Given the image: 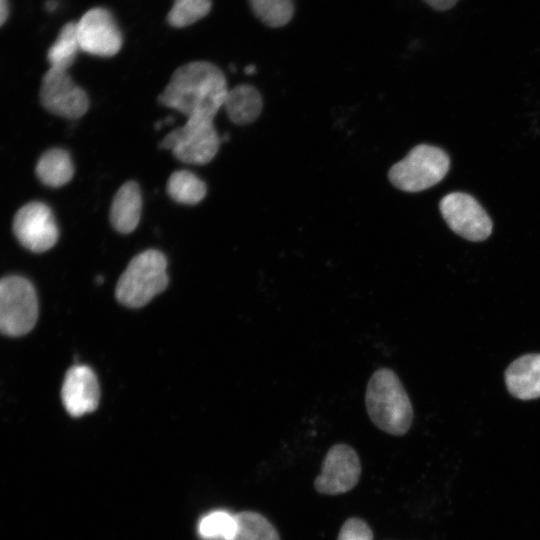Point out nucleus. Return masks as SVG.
Masks as SVG:
<instances>
[{
    "mask_svg": "<svg viewBox=\"0 0 540 540\" xmlns=\"http://www.w3.org/2000/svg\"><path fill=\"white\" fill-rule=\"evenodd\" d=\"M227 92L225 76L217 66L195 61L174 71L158 101L184 114L187 119L213 120L223 107Z\"/></svg>",
    "mask_w": 540,
    "mask_h": 540,
    "instance_id": "nucleus-1",
    "label": "nucleus"
},
{
    "mask_svg": "<svg viewBox=\"0 0 540 540\" xmlns=\"http://www.w3.org/2000/svg\"><path fill=\"white\" fill-rule=\"evenodd\" d=\"M365 406L372 423L394 436L408 432L413 421L410 398L391 369H377L370 377L365 391Z\"/></svg>",
    "mask_w": 540,
    "mask_h": 540,
    "instance_id": "nucleus-2",
    "label": "nucleus"
},
{
    "mask_svg": "<svg viewBox=\"0 0 540 540\" xmlns=\"http://www.w3.org/2000/svg\"><path fill=\"white\" fill-rule=\"evenodd\" d=\"M168 281L166 257L149 249L129 262L118 280L115 296L122 305L139 308L165 290Z\"/></svg>",
    "mask_w": 540,
    "mask_h": 540,
    "instance_id": "nucleus-3",
    "label": "nucleus"
},
{
    "mask_svg": "<svg viewBox=\"0 0 540 540\" xmlns=\"http://www.w3.org/2000/svg\"><path fill=\"white\" fill-rule=\"evenodd\" d=\"M450 168L448 154L439 147L420 144L389 170V180L405 192H419L439 183Z\"/></svg>",
    "mask_w": 540,
    "mask_h": 540,
    "instance_id": "nucleus-4",
    "label": "nucleus"
},
{
    "mask_svg": "<svg viewBox=\"0 0 540 540\" xmlns=\"http://www.w3.org/2000/svg\"><path fill=\"white\" fill-rule=\"evenodd\" d=\"M38 317V301L32 284L20 276L0 279V332L21 336L30 332Z\"/></svg>",
    "mask_w": 540,
    "mask_h": 540,
    "instance_id": "nucleus-5",
    "label": "nucleus"
},
{
    "mask_svg": "<svg viewBox=\"0 0 540 540\" xmlns=\"http://www.w3.org/2000/svg\"><path fill=\"white\" fill-rule=\"evenodd\" d=\"M220 137L213 120L188 118L187 122L167 134L160 147L170 150L180 161L189 164H206L218 152Z\"/></svg>",
    "mask_w": 540,
    "mask_h": 540,
    "instance_id": "nucleus-6",
    "label": "nucleus"
},
{
    "mask_svg": "<svg viewBox=\"0 0 540 540\" xmlns=\"http://www.w3.org/2000/svg\"><path fill=\"white\" fill-rule=\"evenodd\" d=\"M439 209L449 228L464 239L473 242L486 240L492 233L493 223L481 204L464 192L445 195Z\"/></svg>",
    "mask_w": 540,
    "mask_h": 540,
    "instance_id": "nucleus-7",
    "label": "nucleus"
},
{
    "mask_svg": "<svg viewBox=\"0 0 540 540\" xmlns=\"http://www.w3.org/2000/svg\"><path fill=\"white\" fill-rule=\"evenodd\" d=\"M40 100L48 111L68 119L80 118L89 108L86 92L74 83L68 71L54 68L43 76Z\"/></svg>",
    "mask_w": 540,
    "mask_h": 540,
    "instance_id": "nucleus-8",
    "label": "nucleus"
},
{
    "mask_svg": "<svg viewBox=\"0 0 540 540\" xmlns=\"http://www.w3.org/2000/svg\"><path fill=\"white\" fill-rule=\"evenodd\" d=\"M76 33L80 50L95 56H113L123 42L115 19L102 7L88 10L76 23Z\"/></svg>",
    "mask_w": 540,
    "mask_h": 540,
    "instance_id": "nucleus-9",
    "label": "nucleus"
},
{
    "mask_svg": "<svg viewBox=\"0 0 540 540\" xmlns=\"http://www.w3.org/2000/svg\"><path fill=\"white\" fill-rule=\"evenodd\" d=\"M360 475L361 463L356 451L347 444L338 443L328 450L314 486L321 494L338 495L354 488Z\"/></svg>",
    "mask_w": 540,
    "mask_h": 540,
    "instance_id": "nucleus-10",
    "label": "nucleus"
},
{
    "mask_svg": "<svg viewBox=\"0 0 540 540\" xmlns=\"http://www.w3.org/2000/svg\"><path fill=\"white\" fill-rule=\"evenodd\" d=\"M13 232L33 252H45L57 242L59 231L50 208L41 202L22 206L14 216Z\"/></svg>",
    "mask_w": 540,
    "mask_h": 540,
    "instance_id": "nucleus-11",
    "label": "nucleus"
},
{
    "mask_svg": "<svg viewBox=\"0 0 540 540\" xmlns=\"http://www.w3.org/2000/svg\"><path fill=\"white\" fill-rule=\"evenodd\" d=\"M100 390L97 377L85 365L71 367L64 378L61 398L67 412L79 417L94 411L99 403Z\"/></svg>",
    "mask_w": 540,
    "mask_h": 540,
    "instance_id": "nucleus-12",
    "label": "nucleus"
},
{
    "mask_svg": "<svg viewBox=\"0 0 540 540\" xmlns=\"http://www.w3.org/2000/svg\"><path fill=\"white\" fill-rule=\"evenodd\" d=\"M510 394L521 400L540 397V354H527L513 361L505 372Z\"/></svg>",
    "mask_w": 540,
    "mask_h": 540,
    "instance_id": "nucleus-13",
    "label": "nucleus"
},
{
    "mask_svg": "<svg viewBox=\"0 0 540 540\" xmlns=\"http://www.w3.org/2000/svg\"><path fill=\"white\" fill-rule=\"evenodd\" d=\"M142 196L135 181L125 182L116 192L110 208V222L113 228L123 234L135 230L139 224Z\"/></svg>",
    "mask_w": 540,
    "mask_h": 540,
    "instance_id": "nucleus-14",
    "label": "nucleus"
},
{
    "mask_svg": "<svg viewBox=\"0 0 540 540\" xmlns=\"http://www.w3.org/2000/svg\"><path fill=\"white\" fill-rule=\"evenodd\" d=\"M223 107L233 123L249 124L259 116L262 98L255 87L241 84L228 90Z\"/></svg>",
    "mask_w": 540,
    "mask_h": 540,
    "instance_id": "nucleus-15",
    "label": "nucleus"
},
{
    "mask_svg": "<svg viewBox=\"0 0 540 540\" xmlns=\"http://www.w3.org/2000/svg\"><path fill=\"white\" fill-rule=\"evenodd\" d=\"M36 174L47 186L65 185L74 174V166L69 153L61 148L47 150L37 162Z\"/></svg>",
    "mask_w": 540,
    "mask_h": 540,
    "instance_id": "nucleus-16",
    "label": "nucleus"
},
{
    "mask_svg": "<svg viewBox=\"0 0 540 540\" xmlns=\"http://www.w3.org/2000/svg\"><path fill=\"white\" fill-rule=\"evenodd\" d=\"M167 193L178 203L195 205L206 195L205 183L188 170L173 172L167 181Z\"/></svg>",
    "mask_w": 540,
    "mask_h": 540,
    "instance_id": "nucleus-17",
    "label": "nucleus"
},
{
    "mask_svg": "<svg viewBox=\"0 0 540 540\" xmlns=\"http://www.w3.org/2000/svg\"><path fill=\"white\" fill-rule=\"evenodd\" d=\"M79 50L76 23L69 22L62 27L56 41L48 50L50 68L68 71Z\"/></svg>",
    "mask_w": 540,
    "mask_h": 540,
    "instance_id": "nucleus-18",
    "label": "nucleus"
},
{
    "mask_svg": "<svg viewBox=\"0 0 540 540\" xmlns=\"http://www.w3.org/2000/svg\"><path fill=\"white\" fill-rule=\"evenodd\" d=\"M236 528L231 540H280L275 527L261 514L244 511L235 515Z\"/></svg>",
    "mask_w": 540,
    "mask_h": 540,
    "instance_id": "nucleus-19",
    "label": "nucleus"
},
{
    "mask_svg": "<svg viewBox=\"0 0 540 540\" xmlns=\"http://www.w3.org/2000/svg\"><path fill=\"white\" fill-rule=\"evenodd\" d=\"M254 15L271 28L287 25L294 16L293 0H248Z\"/></svg>",
    "mask_w": 540,
    "mask_h": 540,
    "instance_id": "nucleus-20",
    "label": "nucleus"
},
{
    "mask_svg": "<svg viewBox=\"0 0 540 540\" xmlns=\"http://www.w3.org/2000/svg\"><path fill=\"white\" fill-rule=\"evenodd\" d=\"M235 528V515L224 510H216L202 517L198 533L204 540H231Z\"/></svg>",
    "mask_w": 540,
    "mask_h": 540,
    "instance_id": "nucleus-21",
    "label": "nucleus"
},
{
    "mask_svg": "<svg viewBox=\"0 0 540 540\" xmlns=\"http://www.w3.org/2000/svg\"><path fill=\"white\" fill-rule=\"evenodd\" d=\"M211 5V0H174L167 21L176 28L189 26L205 17L210 12Z\"/></svg>",
    "mask_w": 540,
    "mask_h": 540,
    "instance_id": "nucleus-22",
    "label": "nucleus"
},
{
    "mask_svg": "<svg viewBox=\"0 0 540 540\" xmlns=\"http://www.w3.org/2000/svg\"><path fill=\"white\" fill-rule=\"evenodd\" d=\"M337 540H373V533L364 520L350 518L341 527Z\"/></svg>",
    "mask_w": 540,
    "mask_h": 540,
    "instance_id": "nucleus-23",
    "label": "nucleus"
},
{
    "mask_svg": "<svg viewBox=\"0 0 540 540\" xmlns=\"http://www.w3.org/2000/svg\"><path fill=\"white\" fill-rule=\"evenodd\" d=\"M426 4L438 11H445L455 6L458 0H423Z\"/></svg>",
    "mask_w": 540,
    "mask_h": 540,
    "instance_id": "nucleus-24",
    "label": "nucleus"
},
{
    "mask_svg": "<svg viewBox=\"0 0 540 540\" xmlns=\"http://www.w3.org/2000/svg\"><path fill=\"white\" fill-rule=\"evenodd\" d=\"M8 17V2L0 0V27L5 23Z\"/></svg>",
    "mask_w": 540,
    "mask_h": 540,
    "instance_id": "nucleus-25",
    "label": "nucleus"
},
{
    "mask_svg": "<svg viewBox=\"0 0 540 540\" xmlns=\"http://www.w3.org/2000/svg\"><path fill=\"white\" fill-rule=\"evenodd\" d=\"M245 72H246L247 74H252V73L255 72V67H254L253 65H249V66H247V67L245 68Z\"/></svg>",
    "mask_w": 540,
    "mask_h": 540,
    "instance_id": "nucleus-26",
    "label": "nucleus"
},
{
    "mask_svg": "<svg viewBox=\"0 0 540 540\" xmlns=\"http://www.w3.org/2000/svg\"><path fill=\"white\" fill-rule=\"evenodd\" d=\"M55 6H56V2H54V1H52V0L49 1V2H47V8H48L49 10H53V9L55 8Z\"/></svg>",
    "mask_w": 540,
    "mask_h": 540,
    "instance_id": "nucleus-27",
    "label": "nucleus"
}]
</instances>
